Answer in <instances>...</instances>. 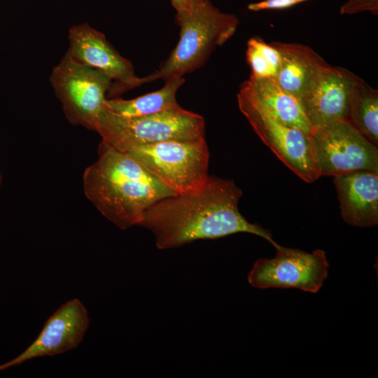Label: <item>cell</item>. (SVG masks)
I'll use <instances>...</instances> for the list:
<instances>
[{
  "label": "cell",
  "instance_id": "1",
  "mask_svg": "<svg viewBox=\"0 0 378 378\" xmlns=\"http://www.w3.org/2000/svg\"><path fill=\"white\" fill-rule=\"evenodd\" d=\"M241 196V190L233 180L209 176L197 190L154 203L145 211L139 225L153 233L155 246L161 250L239 232L259 236L277 246L270 230L241 215L238 208Z\"/></svg>",
  "mask_w": 378,
  "mask_h": 378
},
{
  "label": "cell",
  "instance_id": "2",
  "mask_svg": "<svg viewBox=\"0 0 378 378\" xmlns=\"http://www.w3.org/2000/svg\"><path fill=\"white\" fill-rule=\"evenodd\" d=\"M83 179L86 197L121 230L139 225L151 205L176 195L127 153L103 142Z\"/></svg>",
  "mask_w": 378,
  "mask_h": 378
},
{
  "label": "cell",
  "instance_id": "3",
  "mask_svg": "<svg viewBox=\"0 0 378 378\" xmlns=\"http://www.w3.org/2000/svg\"><path fill=\"white\" fill-rule=\"evenodd\" d=\"M180 37L159 69L148 75L150 82L182 77L202 66L217 47L235 33L238 18L221 12L210 0H186L175 8Z\"/></svg>",
  "mask_w": 378,
  "mask_h": 378
},
{
  "label": "cell",
  "instance_id": "4",
  "mask_svg": "<svg viewBox=\"0 0 378 378\" xmlns=\"http://www.w3.org/2000/svg\"><path fill=\"white\" fill-rule=\"evenodd\" d=\"M96 132L105 144L123 151L129 147L165 141L205 138V122L200 115L180 106L139 117H122L105 111Z\"/></svg>",
  "mask_w": 378,
  "mask_h": 378
},
{
  "label": "cell",
  "instance_id": "5",
  "mask_svg": "<svg viewBox=\"0 0 378 378\" xmlns=\"http://www.w3.org/2000/svg\"><path fill=\"white\" fill-rule=\"evenodd\" d=\"M122 152L139 162L175 194L200 189L209 176V153L205 138L135 146Z\"/></svg>",
  "mask_w": 378,
  "mask_h": 378
},
{
  "label": "cell",
  "instance_id": "6",
  "mask_svg": "<svg viewBox=\"0 0 378 378\" xmlns=\"http://www.w3.org/2000/svg\"><path fill=\"white\" fill-rule=\"evenodd\" d=\"M50 83L69 121L95 131L106 111V95L113 92L111 79L65 55L53 69Z\"/></svg>",
  "mask_w": 378,
  "mask_h": 378
},
{
  "label": "cell",
  "instance_id": "7",
  "mask_svg": "<svg viewBox=\"0 0 378 378\" xmlns=\"http://www.w3.org/2000/svg\"><path fill=\"white\" fill-rule=\"evenodd\" d=\"M237 103L255 133L287 167L307 183L321 177L312 134L280 122L239 96Z\"/></svg>",
  "mask_w": 378,
  "mask_h": 378
},
{
  "label": "cell",
  "instance_id": "8",
  "mask_svg": "<svg viewBox=\"0 0 378 378\" xmlns=\"http://www.w3.org/2000/svg\"><path fill=\"white\" fill-rule=\"evenodd\" d=\"M272 258L255 261L248 275L249 284L256 288H297L316 293L328 274L326 252L316 249L308 253L298 248L275 247Z\"/></svg>",
  "mask_w": 378,
  "mask_h": 378
},
{
  "label": "cell",
  "instance_id": "9",
  "mask_svg": "<svg viewBox=\"0 0 378 378\" xmlns=\"http://www.w3.org/2000/svg\"><path fill=\"white\" fill-rule=\"evenodd\" d=\"M312 136L321 176L361 170L378 172L377 146L347 121L316 128Z\"/></svg>",
  "mask_w": 378,
  "mask_h": 378
},
{
  "label": "cell",
  "instance_id": "10",
  "mask_svg": "<svg viewBox=\"0 0 378 378\" xmlns=\"http://www.w3.org/2000/svg\"><path fill=\"white\" fill-rule=\"evenodd\" d=\"M69 41L66 55L110 78L113 84V96L150 82L148 76H137L131 62L119 54L102 33L88 24L72 26Z\"/></svg>",
  "mask_w": 378,
  "mask_h": 378
},
{
  "label": "cell",
  "instance_id": "11",
  "mask_svg": "<svg viewBox=\"0 0 378 378\" xmlns=\"http://www.w3.org/2000/svg\"><path fill=\"white\" fill-rule=\"evenodd\" d=\"M90 325L88 309L77 298L63 303L46 321L36 340L20 355L0 365V372L35 358L76 349Z\"/></svg>",
  "mask_w": 378,
  "mask_h": 378
},
{
  "label": "cell",
  "instance_id": "12",
  "mask_svg": "<svg viewBox=\"0 0 378 378\" xmlns=\"http://www.w3.org/2000/svg\"><path fill=\"white\" fill-rule=\"evenodd\" d=\"M360 78L348 69L323 67L300 102L313 130L346 121L350 100Z\"/></svg>",
  "mask_w": 378,
  "mask_h": 378
},
{
  "label": "cell",
  "instance_id": "13",
  "mask_svg": "<svg viewBox=\"0 0 378 378\" xmlns=\"http://www.w3.org/2000/svg\"><path fill=\"white\" fill-rule=\"evenodd\" d=\"M342 219L371 227L378 223V172L361 170L334 176Z\"/></svg>",
  "mask_w": 378,
  "mask_h": 378
},
{
  "label": "cell",
  "instance_id": "14",
  "mask_svg": "<svg viewBox=\"0 0 378 378\" xmlns=\"http://www.w3.org/2000/svg\"><path fill=\"white\" fill-rule=\"evenodd\" d=\"M237 96L264 109L286 125L313 132L300 100L283 90L275 78L249 77L241 85Z\"/></svg>",
  "mask_w": 378,
  "mask_h": 378
},
{
  "label": "cell",
  "instance_id": "15",
  "mask_svg": "<svg viewBox=\"0 0 378 378\" xmlns=\"http://www.w3.org/2000/svg\"><path fill=\"white\" fill-rule=\"evenodd\" d=\"M280 62L276 80L286 92L298 99L303 96L320 70L328 64L309 46L297 43H271Z\"/></svg>",
  "mask_w": 378,
  "mask_h": 378
},
{
  "label": "cell",
  "instance_id": "16",
  "mask_svg": "<svg viewBox=\"0 0 378 378\" xmlns=\"http://www.w3.org/2000/svg\"><path fill=\"white\" fill-rule=\"evenodd\" d=\"M183 77H174L165 80L160 90L132 99H107L105 109L122 117L148 115L178 106L176 93L184 83Z\"/></svg>",
  "mask_w": 378,
  "mask_h": 378
},
{
  "label": "cell",
  "instance_id": "17",
  "mask_svg": "<svg viewBox=\"0 0 378 378\" xmlns=\"http://www.w3.org/2000/svg\"><path fill=\"white\" fill-rule=\"evenodd\" d=\"M346 121L377 146L378 91L361 78L351 96Z\"/></svg>",
  "mask_w": 378,
  "mask_h": 378
},
{
  "label": "cell",
  "instance_id": "18",
  "mask_svg": "<svg viewBox=\"0 0 378 378\" xmlns=\"http://www.w3.org/2000/svg\"><path fill=\"white\" fill-rule=\"evenodd\" d=\"M246 58L251 68L250 77L276 78L280 55L271 43L268 44L258 37H251L247 42Z\"/></svg>",
  "mask_w": 378,
  "mask_h": 378
},
{
  "label": "cell",
  "instance_id": "19",
  "mask_svg": "<svg viewBox=\"0 0 378 378\" xmlns=\"http://www.w3.org/2000/svg\"><path fill=\"white\" fill-rule=\"evenodd\" d=\"M363 11H370L377 15L378 0H347L340 8L341 14H356Z\"/></svg>",
  "mask_w": 378,
  "mask_h": 378
},
{
  "label": "cell",
  "instance_id": "20",
  "mask_svg": "<svg viewBox=\"0 0 378 378\" xmlns=\"http://www.w3.org/2000/svg\"><path fill=\"white\" fill-rule=\"evenodd\" d=\"M310 0H263L250 4L248 9L251 11L281 10Z\"/></svg>",
  "mask_w": 378,
  "mask_h": 378
},
{
  "label": "cell",
  "instance_id": "21",
  "mask_svg": "<svg viewBox=\"0 0 378 378\" xmlns=\"http://www.w3.org/2000/svg\"><path fill=\"white\" fill-rule=\"evenodd\" d=\"M186 0H171L172 4L174 7V8H176L181 4H183Z\"/></svg>",
  "mask_w": 378,
  "mask_h": 378
},
{
  "label": "cell",
  "instance_id": "22",
  "mask_svg": "<svg viewBox=\"0 0 378 378\" xmlns=\"http://www.w3.org/2000/svg\"><path fill=\"white\" fill-rule=\"evenodd\" d=\"M1 174H0V183H1Z\"/></svg>",
  "mask_w": 378,
  "mask_h": 378
}]
</instances>
